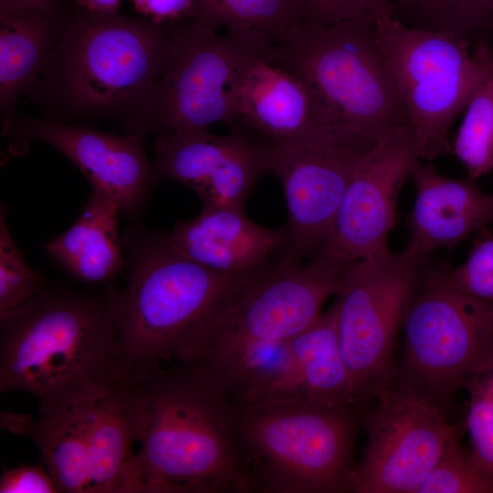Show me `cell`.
<instances>
[{"mask_svg":"<svg viewBox=\"0 0 493 493\" xmlns=\"http://www.w3.org/2000/svg\"><path fill=\"white\" fill-rule=\"evenodd\" d=\"M298 23L329 26L392 16V0H295ZM297 23V24H298Z\"/></svg>","mask_w":493,"mask_h":493,"instance_id":"obj_32","label":"cell"},{"mask_svg":"<svg viewBox=\"0 0 493 493\" xmlns=\"http://www.w3.org/2000/svg\"><path fill=\"white\" fill-rule=\"evenodd\" d=\"M375 38L409 114L420 159L452 152L448 132L493 68L487 40L405 26L386 16Z\"/></svg>","mask_w":493,"mask_h":493,"instance_id":"obj_8","label":"cell"},{"mask_svg":"<svg viewBox=\"0 0 493 493\" xmlns=\"http://www.w3.org/2000/svg\"><path fill=\"white\" fill-rule=\"evenodd\" d=\"M167 242L192 261L213 271L245 275L267 265L288 245L287 227L269 228L249 219L244 209L204 207L179 222Z\"/></svg>","mask_w":493,"mask_h":493,"instance_id":"obj_18","label":"cell"},{"mask_svg":"<svg viewBox=\"0 0 493 493\" xmlns=\"http://www.w3.org/2000/svg\"><path fill=\"white\" fill-rule=\"evenodd\" d=\"M416 493H493V477L474 462L456 428Z\"/></svg>","mask_w":493,"mask_h":493,"instance_id":"obj_29","label":"cell"},{"mask_svg":"<svg viewBox=\"0 0 493 493\" xmlns=\"http://www.w3.org/2000/svg\"><path fill=\"white\" fill-rule=\"evenodd\" d=\"M249 50L226 32L173 26L163 69L146 102L125 121L126 133L142 138L218 122L234 128L230 86Z\"/></svg>","mask_w":493,"mask_h":493,"instance_id":"obj_11","label":"cell"},{"mask_svg":"<svg viewBox=\"0 0 493 493\" xmlns=\"http://www.w3.org/2000/svg\"><path fill=\"white\" fill-rule=\"evenodd\" d=\"M452 152L472 179L493 169V68L467 105Z\"/></svg>","mask_w":493,"mask_h":493,"instance_id":"obj_27","label":"cell"},{"mask_svg":"<svg viewBox=\"0 0 493 493\" xmlns=\"http://www.w3.org/2000/svg\"><path fill=\"white\" fill-rule=\"evenodd\" d=\"M121 214L114 199L91 188L88 203L76 222L44 248L78 279L89 284L107 283L125 264L119 233Z\"/></svg>","mask_w":493,"mask_h":493,"instance_id":"obj_22","label":"cell"},{"mask_svg":"<svg viewBox=\"0 0 493 493\" xmlns=\"http://www.w3.org/2000/svg\"><path fill=\"white\" fill-rule=\"evenodd\" d=\"M425 265L387 249L352 262L339 281V342L361 410L395 374V339Z\"/></svg>","mask_w":493,"mask_h":493,"instance_id":"obj_9","label":"cell"},{"mask_svg":"<svg viewBox=\"0 0 493 493\" xmlns=\"http://www.w3.org/2000/svg\"><path fill=\"white\" fill-rule=\"evenodd\" d=\"M375 27L372 19L298 23L267 57L303 79L341 123L379 141L413 126Z\"/></svg>","mask_w":493,"mask_h":493,"instance_id":"obj_7","label":"cell"},{"mask_svg":"<svg viewBox=\"0 0 493 493\" xmlns=\"http://www.w3.org/2000/svg\"><path fill=\"white\" fill-rule=\"evenodd\" d=\"M137 440L125 493H250L232 405L197 367L169 363L131 385Z\"/></svg>","mask_w":493,"mask_h":493,"instance_id":"obj_1","label":"cell"},{"mask_svg":"<svg viewBox=\"0 0 493 493\" xmlns=\"http://www.w3.org/2000/svg\"><path fill=\"white\" fill-rule=\"evenodd\" d=\"M392 16L405 26L470 43L493 34V0H392Z\"/></svg>","mask_w":493,"mask_h":493,"instance_id":"obj_26","label":"cell"},{"mask_svg":"<svg viewBox=\"0 0 493 493\" xmlns=\"http://www.w3.org/2000/svg\"><path fill=\"white\" fill-rule=\"evenodd\" d=\"M419 160L412 132L379 140L355 167L330 236L318 254L352 263L387 250L399 193Z\"/></svg>","mask_w":493,"mask_h":493,"instance_id":"obj_14","label":"cell"},{"mask_svg":"<svg viewBox=\"0 0 493 493\" xmlns=\"http://www.w3.org/2000/svg\"><path fill=\"white\" fill-rule=\"evenodd\" d=\"M377 142L340 126L307 139L265 145L268 173L279 180L288 212L285 257L303 261L319 253L355 167Z\"/></svg>","mask_w":493,"mask_h":493,"instance_id":"obj_13","label":"cell"},{"mask_svg":"<svg viewBox=\"0 0 493 493\" xmlns=\"http://www.w3.org/2000/svg\"><path fill=\"white\" fill-rule=\"evenodd\" d=\"M288 396L359 408L341 351L336 301L289 341L288 362L279 397Z\"/></svg>","mask_w":493,"mask_h":493,"instance_id":"obj_21","label":"cell"},{"mask_svg":"<svg viewBox=\"0 0 493 493\" xmlns=\"http://www.w3.org/2000/svg\"><path fill=\"white\" fill-rule=\"evenodd\" d=\"M66 13L39 3L0 2V117L13 131L18 100L37 79L57 45Z\"/></svg>","mask_w":493,"mask_h":493,"instance_id":"obj_19","label":"cell"},{"mask_svg":"<svg viewBox=\"0 0 493 493\" xmlns=\"http://www.w3.org/2000/svg\"><path fill=\"white\" fill-rule=\"evenodd\" d=\"M1 493H58L48 471L36 465L5 467L0 477Z\"/></svg>","mask_w":493,"mask_h":493,"instance_id":"obj_34","label":"cell"},{"mask_svg":"<svg viewBox=\"0 0 493 493\" xmlns=\"http://www.w3.org/2000/svg\"><path fill=\"white\" fill-rule=\"evenodd\" d=\"M415 199L407 217V256L426 264L440 248H453L493 223V193L485 194L473 179L441 174L435 165H414Z\"/></svg>","mask_w":493,"mask_h":493,"instance_id":"obj_17","label":"cell"},{"mask_svg":"<svg viewBox=\"0 0 493 493\" xmlns=\"http://www.w3.org/2000/svg\"><path fill=\"white\" fill-rule=\"evenodd\" d=\"M204 31L226 33L254 51L267 55L298 23L295 0H199Z\"/></svg>","mask_w":493,"mask_h":493,"instance_id":"obj_25","label":"cell"},{"mask_svg":"<svg viewBox=\"0 0 493 493\" xmlns=\"http://www.w3.org/2000/svg\"><path fill=\"white\" fill-rule=\"evenodd\" d=\"M439 401L395 373L362 412L367 442L344 492L416 493L456 428Z\"/></svg>","mask_w":493,"mask_h":493,"instance_id":"obj_10","label":"cell"},{"mask_svg":"<svg viewBox=\"0 0 493 493\" xmlns=\"http://www.w3.org/2000/svg\"><path fill=\"white\" fill-rule=\"evenodd\" d=\"M137 440V411L131 385L94 401L89 431L90 493H125Z\"/></svg>","mask_w":493,"mask_h":493,"instance_id":"obj_23","label":"cell"},{"mask_svg":"<svg viewBox=\"0 0 493 493\" xmlns=\"http://www.w3.org/2000/svg\"><path fill=\"white\" fill-rule=\"evenodd\" d=\"M78 7L83 10L107 14L118 12L117 9L121 0H75Z\"/></svg>","mask_w":493,"mask_h":493,"instance_id":"obj_35","label":"cell"},{"mask_svg":"<svg viewBox=\"0 0 493 493\" xmlns=\"http://www.w3.org/2000/svg\"><path fill=\"white\" fill-rule=\"evenodd\" d=\"M12 132L17 142L37 140L54 147L82 172L91 188L114 199L122 214L133 215L144 204L152 179L142 138L25 116Z\"/></svg>","mask_w":493,"mask_h":493,"instance_id":"obj_16","label":"cell"},{"mask_svg":"<svg viewBox=\"0 0 493 493\" xmlns=\"http://www.w3.org/2000/svg\"><path fill=\"white\" fill-rule=\"evenodd\" d=\"M231 405L236 448L253 492H344L359 408L298 396Z\"/></svg>","mask_w":493,"mask_h":493,"instance_id":"obj_5","label":"cell"},{"mask_svg":"<svg viewBox=\"0 0 493 493\" xmlns=\"http://www.w3.org/2000/svg\"><path fill=\"white\" fill-rule=\"evenodd\" d=\"M46 288L42 276L24 258L0 210V315L30 301Z\"/></svg>","mask_w":493,"mask_h":493,"instance_id":"obj_30","label":"cell"},{"mask_svg":"<svg viewBox=\"0 0 493 493\" xmlns=\"http://www.w3.org/2000/svg\"><path fill=\"white\" fill-rule=\"evenodd\" d=\"M143 17L155 23L175 26L197 24L200 17L199 0H131Z\"/></svg>","mask_w":493,"mask_h":493,"instance_id":"obj_33","label":"cell"},{"mask_svg":"<svg viewBox=\"0 0 493 493\" xmlns=\"http://www.w3.org/2000/svg\"><path fill=\"white\" fill-rule=\"evenodd\" d=\"M0 2L39 3L56 9H61L62 0H0Z\"/></svg>","mask_w":493,"mask_h":493,"instance_id":"obj_36","label":"cell"},{"mask_svg":"<svg viewBox=\"0 0 493 493\" xmlns=\"http://www.w3.org/2000/svg\"><path fill=\"white\" fill-rule=\"evenodd\" d=\"M230 95L234 128L264 145L292 142L345 126L303 79L254 50L239 63Z\"/></svg>","mask_w":493,"mask_h":493,"instance_id":"obj_15","label":"cell"},{"mask_svg":"<svg viewBox=\"0 0 493 493\" xmlns=\"http://www.w3.org/2000/svg\"><path fill=\"white\" fill-rule=\"evenodd\" d=\"M129 274L119 291V373L124 385L164 363H190L223 296L242 275L208 269L176 251L164 235L131 233Z\"/></svg>","mask_w":493,"mask_h":493,"instance_id":"obj_4","label":"cell"},{"mask_svg":"<svg viewBox=\"0 0 493 493\" xmlns=\"http://www.w3.org/2000/svg\"><path fill=\"white\" fill-rule=\"evenodd\" d=\"M350 262L318 254L307 263L283 255L240 276L218 303L189 364L211 378L312 325L335 295Z\"/></svg>","mask_w":493,"mask_h":493,"instance_id":"obj_6","label":"cell"},{"mask_svg":"<svg viewBox=\"0 0 493 493\" xmlns=\"http://www.w3.org/2000/svg\"><path fill=\"white\" fill-rule=\"evenodd\" d=\"M93 402L39 411L26 435L37 446L58 493H90L89 431Z\"/></svg>","mask_w":493,"mask_h":493,"instance_id":"obj_24","label":"cell"},{"mask_svg":"<svg viewBox=\"0 0 493 493\" xmlns=\"http://www.w3.org/2000/svg\"><path fill=\"white\" fill-rule=\"evenodd\" d=\"M469 394L466 425L474 462L493 477V353L468 376L464 386Z\"/></svg>","mask_w":493,"mask_h":493,"instance_id":"obj_28","label":"cell"},{"mask_svg":"<svg viewBox=\"0 0 493 493\" xmlns=\"http://www.w3.org/2000/svg\"><path fill=\"white\" fill-rule=\"evenodd\" d=\"M252 145V138L239 128H232L225 135L194 128L157 135L152 182L176 181L198 194L236 174Z\"/></svg>","mask_w":493,"mask_h":493,"instance_id":"obj_20","label":"cell"},{"mask_svg":"<svg viewBox=\"0 0 493 493\" xmlns=\"http://www.w3.org/2000/svg\"><path fill=\"white\" fill-rule=\"evenodd\" d=\"M118 293L46 287L1 314V393H30L39 411H54L126 386L119 373Z\"/></svg>","mask_w":493,"mask_h":493,"instance_id":"obj_2","label":"cell"},{"mask_svg":"<svg viewBox=\"0 0 493 493\" xmlns=\"http://www.w3.org/2000/svg\"><path fill=\"white\" fill-rule=\"evenodd\" d=\"M422 281L493 300V237L478 241L458 267L438 270L425 268Z\"/></svg>","mask_w":493,"mask_h":493,"instance_id":"obj_31","label":"cell"},{"mask_svg":"<svg viewBox=\"0 0 493 493\" xmlns=\"http://www.w3.org/2000/svg\"><path fill=\"white\" fill-rule=\"evenodd\" d=\"M172 26L77 7L26 95L56 116L126 121L159 79Z\"/></svg>","mask_w":493,"mask_h":493,"instance_id":"obj_3","label":"cell"},{"mask_svg":"<svg viewBox=\"0 0 493 493\" xmlns=\"http://www.w3.org/2000/svg\"><path fill=\"white\" fill-rule=\"evenodd\" d=\"M398 376L443 400L493 353V300L421 283L406 310Z\"/></svg>","mask_w":493,"mask_h":493,"instance_id":"obj_12","label":"cell"}]
</instances>
